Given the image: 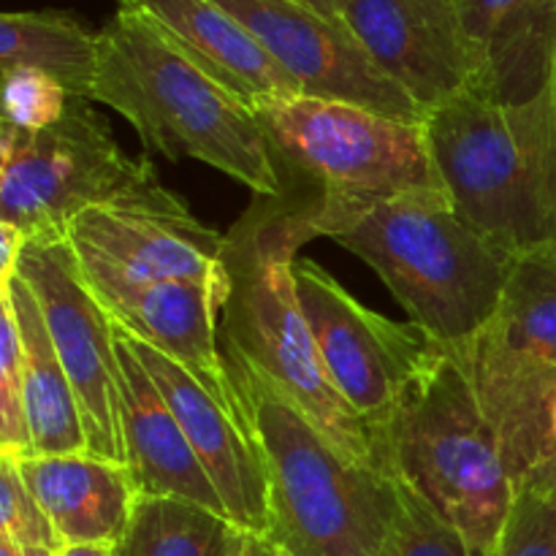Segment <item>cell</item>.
<instances>
[{
    "label": "cell",
    "instance_id": "1",
    "mask_svg": "<svg viewBox=\"0 0 556 556\" xmlns=\"http://www.w3.org/2000/svg\"><path fill=\"white\" fill-rule=\"evenodd\" d=\"M315 237L309 204L291 193L255 195L233 223L223 248V353L275 386L342 456L391 476L378 434L331 383L299 302L296 255Z\"/></svg>",
    "mask_w": 556,
    "mask_h": 556
},
{
    "label": "cell",
    "instance_id": "2",
    "mask_svg": "<svg viewBox=\"0 0 556 556\" xmlns=\"http://www.w3.org/2000/svg\"><path fill=\"white\" fill-rule=\"evenodd\" d=\"M309 220L318 237L334 239L372 266L410 324L448 351L489 324L516 261L478 233L448 193L309 204Z\"/></svg>",
    "mask_w": 556,
    "mask_h": 556
},
{
    "label": "cell",
    "instance_id": "3",
    "mask_svg": "<svg viewBox=\"0 0 556 556\" xmlns=\"http://www.w3.org/2000/svg\"><path fill=\"white\" fill-rule=\"evenodd\" d=\"M92 101L123 114L150 155L201 161L277 199L282 179L255 109L185 58L139 11L123 9L98 30Z\"/></svg>",
    "mask_w": 556,
    "mask_h": 556
},
{
    "label": "cell",
    "instance_id": "4",
    "mask_svg": "<svg viewBox=\"0 0 556 556\" xmlns=\"http://www.w3.org/2000/svg\"><path fill=\"white\" fill-rule=\"evenodd\" d=\"M451 204L505 253L556 242V85L525 103L465 96L427 119Z\"/></svg>",
    "mask_w": 556,
    "mask_h": 556
},
{
    "label": "cell",
    "instance_id": "5",
    "mask_svg": "<svg viewBox=\"0 0 556 556\" xmlns=\"http://www.w3.org/2000/svg\"><path fill=\"white\" fill-rule=\"evenodd\" d=\"M383 443L391 478L451 521L470 556H492L519 486L454 353L429 348L396 396Z\"/></svg>",
    "mask_w": 556,
    "mask_h": 556
},
{
    "label": "cell",
    "instance_id": "6",
    "mask_svg": "<svg viewBox=\"0 0 556 556\" xmlns=\"http://www.w3.org/2000/svg\"><path fill=\"white\" fill-rule=\"evenodd\" d=\"M226 358L253 413L269 478L264 541L291 556L378 554L400 516V481L342 456L275 386Z\"/></svg>",
    "mask_w": 556,
    "mask_h": 556
},
{
    "label": "cell",
    "instance_id": "7",
    "mask_svg": "<svg viewBox=\"0 0 556 556\" xmlns=\"http://www.w3.org/2000/svg\"><path fill=\"white\" fill-rule=\"evenodd\" d=\"M255 117L282 193L318 206L445 193L427 123L309 96L266 101L255 106Z\"/></svg>",
    "mask_w": 556,
    "mask_h": 556
},
{
    "label": "cell",
    "instance_id": "8",
    "mask_svg": "<svg viewBox=\"0 0 556 556\" xmlns=\"http://www.w3.org/2000/svg\"><path fill=\"white\" fill-rule=\"evenodd\" d=\"M451 353L521 486L543 459L556 396V242L516 255L489 324Z\"/></svg>",
    "mask_w": 556,
    "mask_h": 556
},
{
    "label": "cell",
    "instance_id": "9",
    "mask_svg": "<svg viewBox=\"0 0 556 556\" xmlns=\"http://www.w3.org/2000/svg\"><path fill=\"white\" fill-rule=\"evenodd\" d=\"M68 98L63 119L25 130L3 119L0 128V223L25 239H65V228L85 210L157 193L147 157L119 150L106 119Z\"/></svg>",
    "mask_w": 556,
    "mask_h": 556
},
{
    "label": "cell",
    "instance_id": "10",
    "mask_svg": "<svg viewBox=\"0 0 556 556\" xmlns=\"http://www.w3.org/2000/svg\"><path fill=\"white\" fill-rule=\"evenodd\" d=\"M16 275L47 320L85 424L87 451L128 465L123 438V369L114 324L87 288L65 239H27Z\"/></svg>",
    "mask_w": 556,
    "mask_h": 556
},
{
    "label": "cell",
    "instance_id": "11",
    "mask_svg": "<svg viewBox=\"0 0 556 556\" xmlns=\"http://www.w3.org/2000/svg\"><path fill=\"white\" fill-rule=\"evenodd\" d=\"M296 291L331 383L386 451L396 396L434 342L413 324H394L364 307L313 261H296Z\"/></svg>",
    "mask_w": 556,
    "mask_h": 556
},
{
    "label": "cell",
    "instance_id": "12",
    "mask_svg": "<svg viewBox=\"0 0 556 556\" xmlns=\"http://www.w3.org/2000/svg\"><path fill=\"white\" fill-rule=\"evenodd\" d=\"M85 275L134 282H226V233L204 226L177 193L161 188L141 199L85 210L65 228Z\"/></svg>",
    "mask_w": 556,
    "mask_h": 556
},
{
    "label": "cell",
    "instance_id": "13",
    "mask_svg": "<svg viewBox=\"0 0 556 556\" xmlns=\"http://www.w3.org/2000/svg\"><path fill=\"white\" fill-rule=\"evenodd\" d=\"M266 52L299 81L304 96L353 103L407 123H427L424 112L394 79L378 68L345 20H331L291 0H217Z\"/></svg>",
    "mask_w": 556,
    "mask_h": 556
},
{
    "label": "cell",
    "instance_id": "14",
    "mask_svg": "<svg viewBox=\"0 0 556 556\" xmlns=\"http://www.w3.org/2000/svg\"><path fill=\"white\" fill-rule=\"evenodd\" d=\"M81 277L117 329L128 331L130 337L166 353L179 367L188 369L210 391L212 400L255 438L253 413L220 345V313L228 280L134 282L85 271Z\"/></svg>",
    "mask_w": 556,
    "mask_h": 556
},
{
    "label": "cell",
    "instance_id": "15",
    "mask_svg": "<svg viewBox=\"0 0 556 556\" xmlns=\"http://www.w3.org/2000/svg\"><path fill=\"white\" fill-rule=\"evenodd\" d=\"M342 20L424 112L472 90L462 0H351Z\"/></svg>",
    "mask_w": 556,
    "mask_h": 556
},
{
    "label": "cell",
    "instance_id": "16",
    "mask_svg": "<svg viewBox=\"0 0 556 556\" xmlns=\"http://www.w3.org/2000/svg\"><path fill=\"white\" fill-rule=\"evenodd\" d=\"M130 351L144 364L147 375L155 380L163 400L168 402L177 416L190 448L199 456L201 467L210 481L215 483L228 521L239 532L266 538L271 525L269 508V478H266L264 454L253 434L244 432L220 405L210 396V391L193 378L185 367H179L166 353L155 351L147 342L136 340L128 331L119 329Z\"/></svg>",
    "mask_w": 556,
    "mask_h": 556
},
{
    "label": "cell",
    "instance_id": "17",
    "mask_svg": "<svg viewBox=\"0 0 556 556\" xmlns=\"http://www.w3.org/2000/svg\"><path fill=\"white\" fill-rule=\"evenodd\" d=\"M119 5L139 11L185 58L248 106L304 96L299 81L217 0H119Z\"/></svg>",
    "mask_w": 556,
    "mask_h": 556
},
{
    "label": "cell",
    "instance_id": "18",
    "mask_svg": "<svg viewBox=\"0 0 556 556\" xmlns=\"http://www.w3.org/2000/svg\"><path fill=\"white\" fill-rule=\"evenodd\" d=\"M472 54L470 96L525 103L554 81L556 0H462Z\"/></svg>",
    "mask_w": 556,
    "mask_h": 556
},
{
    "label": "cell",
    "instance_id": "19",
    "mask_svg": "<svg viewBox=\"0 0 556 556\" xmlns=\"http://www.w3.org/2000/svg\"><path fill=\"white\" fill-rule=\"evenodd\" d=\"M117 353L123 369V438L130 476L141 497H168L201 505L228 521L226 505L190 448L177 416L163 400L155 380L147 375L119 329Z\"/></svg>",
    "mask_w": 556,
    "mask_h": 556
},
{
    "label": "cell",
    "instance_id": "20",
    "mask_svg": "<svg viewBox=\"0 0 556 556\" xmlns=\"http://www.w3.org/2000/svg\"><path fill=\"white\" fill-rule=\"evenodd\" d=\"M16 465L25 486L52 519L60 541L103 546L123 541L141 497L128 465L101 459L90 451L25 456Z\"/></svg>",
    "mask_w": 556,
    "mask_h": 556
},
{
    "label": "cell",
    "instance_id": "21",
    "mask_svg": "<svg viewBox=\"0 0 556 556\" xmlns=\"http://www.w3.org/2000/svg\"><path fill=\"white\" fill-rule=\"evenodd\" d=\"M0 288L9 291L22 340V378H25V410L33 456L85 454L87 438L79 402L54 351L36 296L20 275L11 277L9 282H0Z\"/></svg>",
    "mask_w": 556,
    "mask_h": 556
},
{
    "label": "cell",
    "instance_id": "22",
    "mask_svg": "<svg viewBox=\"0 0 556 556\" xmlns=\"http://www.w3.org/2000/svg\"><path fill=\"white\" fill-rule=\"evenodd\" d=\"M98 58V33L65 11H5L0 16V65L43 71L71 98L92 101Z\"/></svg>",
    "mask_w": 556,
    "mask_h": 556
},
{
    "label": "cell",
    "instance_id": "23",
    "mask_svg": "<svg viewBox=\"0 0 556 556\" xmlns=\"http://www.w3.org/2000/svg\"><path fill=\"white\" fill-rule=\"evenodd\" d=\"M237 527L223 516L168 497H139L114 556H228Z\"/></svg>",
    "mask_w": 556,
    "mask_h": 556
},
{
    "label": "cell",
    "instance_id": "24",
    "mask_svg": "<svg viewBox=\"0 0 556 556\" xmlns=\"http://www.w3.org/2000/svg\"><path fill=\"white\" fill-rule=\"evenodd\" d=\"M400 494V516L375 556H470L462 532L445 521L421 494L402 481Z\"/></svg>",
    "mask_w": 556,
    "mask_h": 556
},
{
    "label": "cell",
    "instance_id": "25",
    "mask_svg": "<svg viewBox=\"0 0 556 556\" xmlns=\"http://www.w3.org/2000/svg\"><path fill=\"white\" fill-rule=\"evenodd\" d=\"M0 454L16 459L33 456L22 378V340L5 288H0Z\"/></svg>",
    "mask_w": 556,
    "mask_h": 556
},
{
    "label": "cell",
    "instance_id": "26",
    "mask_svg": "<svg viewBox=\"0 0 556 556\" xmlns=\"http://www.w3.org/2000/svg\"><path fill=\"white\" fill-rule=\"evenodd\" d=\"M0 535L20 546L47 548L54 554L65 546L47 510L22 481L16 459L9 454H0Z\"/></svg>",
    "mask_w": 556,
    "mask_h": 556
},
{
    "label": "cell",
    "instance_id": "27",
    "mask_svg": "<svg viewBox=\"0 0 556 556\" xmlns=\"http://www.w3.org/2000/svg\"><path fill=\"white\" fill-rule=\"evenodd\" d=\"M68 98L65 87L43 71L3 68V119L20 128L43 130L60 123L68 109Z\"/></svg>",
    "mask_w": 556,
    "mask_h": 556
},
{
    "label": "cell",
    "instance_id": "28",
    "mask_svg": "<svg viewBox=\"0 0 556 556\" xmlns=\"http://www.w3.org/2000/svg\"><path fill=\"white\" fill-rule=\"evenodd\" d=\"M492 556H556V497L521 486Z\"/></svg>",
    "mask_w": 556,
    "mask_h": 556
},
{
    "label": "cell",
    "instance_id": "29",
    "mask_svg": "<svg viewBox=\"0 0 556 556\" xmlns=\"http://www.w3.org/2000/svg\"><path fill=\"white\" fill-rule=\"evenodd\" d=\"M25 242L27 239L22 237V231H16L9 223H0V282H9L16 275Z\"/></svg>",
    "mask_w": 556,
    "mask_h": 556
},
{
    "label": "cell",
    "instance_id": "30",
    "mask_svg": "<svg viewBox=\"0 0 556 556\" xmlns=\"http://www.w3.org/2000/svg\"><path fill=\"white\" fill-rule=\"evenodd\" d=\"M521 486H530V489H535V492H543V494H548V497H556V454L548 456V459L538 462V465L527 472V478L521 481Z\"/></svg>",
    "mask_w": 556,
    "mask_h": 556
},
{
    "label": "cell",
    "instance_id": "31",
    "mask_svg": "<svg viewBox=\"0 0 556 556\" xmlns=\"http://www.w3.org/2000/svg\"><path fill=\"white\" fill-rule=\"evenodd\" d=\"M228 556H269V543L258 535H248V532H237L233 538L231 554Z\"/></svg>",
    "mask_w": 556,
    "mask_h": 556
},
{
    "label": "cell",
    "instance_id": "32",
    "mask_svg": "<svg viewBox=\"0 0 556 556\" xmlns=\"http://www.w3.org/2000/svg\"><path fill=\"white\" fill-rule=\"evenodd\" d=\"M54 556H114V546H103V543H65Z\"/></svg>",
    "mask_w": 556,
    "mask_h": 556
},
{
    "label": "cell",
    "instance_id": "33",
    "mask_svg": "<svg viewBox=\"0 0 556 556\" xmlns=\"http://www.w3.org/2000/svg\"><path fill=\"white\" fill-rule=\"evenodd\" d=\"M291 3L307 5V9L331 16V20H342V14H345V9L351 0H291Z\"/></svg>",
    "mask_w": 556,
    "mask_h": 556
},
{
    "label": "cell",
    "instance_id": "34",
    "mask_svg": "<svg viewBox=\"0 0 556 556\" xmlns=\"http://www.w3.org/2000/svg\"><path fill=\"white\" fill-rule=\"evenodd\" d=\"M0 556H54V552H47V548H27L14 543L11 538L0 535Z\"/></svg>",
    "mask_w": 556,
    "mask_h": 556
},
{
    "label": "cell",
    "instance_id": "35",
    "mask_svg": "<svg viewBox=\"0 0 556 556\" xmlns=\"http://www.w3.org/2000/svg\"><path fill=\"white\" fill-rule=\"evenodd\" d=\"M556 454V396L552 405V424H548V438H546V448H543V459Z\"/></svg>",
    "mask_w": 556,
    "mask_h": 556
},
{
    "label": "cell",
    "instance_id": "36",
    "mask_svg": "<svg viewBox=\"0 0 556 556\" xmlns=\"http://www.w3.org/2000/svg\"><path fill=\"white\" fill-rule=\"evenodd\" d=\"M269 556H291V554H286V552H282V548H275L269 543Z\"/></svg>",
    "mask_w": 556,
    "mask_h": 556
},
{
    "label": "cell",
    "instance_id": "37",
    "mask_svg": "<svg viewBox=\"0 0 556 556\" xmlns=\"http://www.w3.org/2000/svg\"><path fill=\"white\" fill-rule=\"evenodd\" d=\"M554 85H556V68H554Z\"/></svg>",
    "mask_w": 556,
    "mask_h": 556
}]
</instances>
